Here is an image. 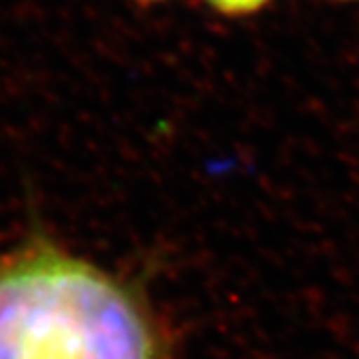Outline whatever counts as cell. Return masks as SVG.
Masks as SVG:
<instances>
[{"mask_svg":"<svg viewBox=\"0 0 359 359\" xmlns=\"http://www.w3.org/2000/svg\"><path fill=\"white\" fill-rule=\"evenodd\" d=\"M0 359H166L142 304L86 259L34 244L0 259Z\"/></svg>","mask_w":359,"mask_h":359,"instance_id":"6da1fadb","label":"cell"},{"mask_svg":"<svg viewBox=\"0 0 359 359\" xmlns=\"http://www.w3.org/2000/svg\"><path fill=\"white\" fill-rule=\"evenodd\" d=\"M214 11L226 16H248L262 11L269 0H205Z\"/></svg>","mask_w":359,"mask_h":359,"instance_id":"7a4b0ae2","label":"cell"}]
</instances>
